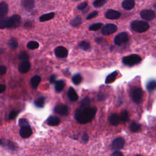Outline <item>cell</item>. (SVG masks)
I'll return each mask as SVG.
<instances>
[{"label": "cell", "mask_w": 156, "mask_h": 156, "mask_svg": "<svg viewBox=\"0 0 156 156\" xmlns=\"http://www.w3.org/2000/svg\"><path fill=\"white\" fill-rule=\"evenodd\" d=\"M97 111L96 107H79L75 113V118L78 123L85 124L93 120Z\"/></svg>", "instance_id": "1"}, {"label": "cell", "mask_w": 156, "mask_h": 156, "mask_svg": "<svg viewBox=\"0 0 156 156\" xmlns=\"http://www.w3.org/2000/svg\"><path fill=\"white\" fill-rule=\"evenodd\" d=\"M21 23V18L19 15H14L9 18H5L0 20V28L17 27Z\"/></svg>", "instance_id": "2"}, {"label": "cell", "mask_w": 156, "mask_h": 156, "mask_svg": "<svg viewBox=\"0 0 156 156\" xmlns=\"http://www.w3.org/2000/svg\"><path fill=\"white\" fill-rule=\"evenodd\" d=\"M131 26L133 31L140 33L146 32L149 28V25L147 22L139 20H135L132 21L131 23Z\"/></svg>", "instance_id": "3"}, {"label": "cell", "mask_w": 156, "mask_h": 156, "mask_svg": "<svg viewBox=\"0 0 156 156\" xmlns=\"http://www.w3.org/2000/svg\"><path fill=\"white\" fill-rule=\"evenodd\" d=\"M142 61L140 56L137 54H131L128 56H125L122 59L123 64L127 66H134L138 64Z\"/></svg>", "instance_id": "4"}, {"label": "cell", "mask_w": 156, "mask_h": 156, "mask_svg": "<svg viewBox=\"0 0 156 156\" xmlns=\"http://www.w3.org/2000/svg\"><path fill=\"white\" fill-rule=\"evenodd\" d=\"M131 97L132 101L135 103L137 104H140L143 98V91L142 89L139 87H136L133 89L132 91Z\"/></svg>", "instance_id": "5"}, {"label": "cell", "mask_w": 156, "mask_h": 156, "mask_svg": "<svg viewBox=\"0 0 156 156\" xmlns=\"http://www.w3.org/2000/svg\"><path fill=\"white\" fill-rule=\"evenodd\" d=\"M129 40V35L126 32H123L118 34V35L115 37L114 38V43L120 46L122 44H124L126 43Z\"/></svg>", "instance_id": "6"}, {"label": "cell", "mask_w": 156, "mask_h": 156, "mask_svg": "<svg viewBox=\"0 0 156 156\" xmlns=\"http://www.w3.org/2000/svg\"><path fill=\"white\" fill-rule=\"evenodd\" d=\"M118 30L117 25L112 23H109L104 26L101 28V33L104 36H109L115 33Z\"/></svg>", "instance_id": "7"}, {"label": "cell", "mask_w": 156, "mask_h": 156, "mask_svg": "<svg viewBox=\"0 0 156 156\" xmlns=\"http://www.w3.org/2000/svg\"><path fill=\"white\" fill-rule=\"evenodd\" d=\"M156 15L154 11L152 10H143L140 12L142 19L146 21H151L155 19Z\"/></svg>", "instance_id": "8"}, {"label": "cell", "mask_w": 156, "mask_h": 156, "mask_svg": "<svg viewBox=\"0 0 156 156\" xmlns=\"http://www.w3.org/2000/svg\"><path fill=\"white\" fill-rule=\"evenodd\" d=\"M125 141L124 139L122 137H118L112 142V148L115 151H118L122 149L124 146Z\"/></svg>", "instance_id": "9"}, {"label": "cell", "mask_w": 156, "mask_h": 156, "mask_svg": "<svg viewBox=\"0 0 156 156\" xmlns=\"http://www.w3.org/2000/svg\"><path fill=\"white\" fill-rule=\"evenodd\" d=\"M68 107L67 105L59 104L54 108V112L59 114L61 116H67L68 114Z\"/></svg>", "instance_id": "10"}, {"label": "cell", "mask_w": 156, "mask_h": 156, "mask_svg": "<svg viewBox=\"0 0 156 156\" xmlns=\"http://www.w3.org/2000/svg\"><path fill=\"white\" fill-rule=\"evenodd\" d=\"M54 54L58 58H65L68 54V51L66 48L59 46L55 48Z\"/></svg>", "instance_id": "11"}, {"label": "cell", "mask_w": 156, "mask_h": 156, "mask_svg": "<svg viewBox=\"0 0 156 156\" xmlns=\"http://www.w3.org/2000/svg\"><path fill=\"white\" fill-rule=\"evenodd\" d=\"M121 13L119 11L113 9H109L105 12V17L110 20H117L121 16Z\"/></svg>", "instance_id": "12"}, {"label": "cell", "mask_w": 156, "mask_h": 156, "mask_svg": "<svg viewBox=\"0 0 156 156\" xmlns=\"http://www.w3.org/2000/svg\"><path fill=\"white\" fill-rule=\"evenodd\" d=\"M32 134V130L30 126H27L23 128H21L20 130V135L23 138H27Z\"/></svg>", "instance_id": "13"}, {"label": "cell", "mask_w": 156, "mask_h": 156, "mask_svg": "<svg viewBox=\"0 0 156 156\" xmlns=\"http://www.w3.org/2000/svg\"><path fill=\"white\" fill-rule=\"evenodd\" d=\"M8 13V5L7 3L2 1L0 4V18L1 20L6 18V15Z\"/></svg>", "instance_id": "14"}, {"label": "cell", "mask_w": 156, "mask_h": 156, "mask_svg": "<svg viewBox=\"0 0 156 156\" xmlns=\"http://www.w3.org/2000/svg\"><path fill=\"white\" fill-rule=\"evenodd\" d=\"M31 68V63L28 61L22 62L19 66V71L23 74L27 73Z\"/></svg>", "instance_id": "15"}, {"label": "cell", "mask_w": 156, "mask_h": 156, "mask_svg": "<svg viewBox=\"0 0 156 156\" xmlns=\"http://www.w3.org/2000/svg\"><path fill=\"white\" fill-rule=\"evenodd\" d=\"M22 5L26 10L31 11L34 8L35 2L34 0H23Z\"/></svg>", "instance_id": "16"}, {"label": "cell", "mask_w": 156, "mask_h": 156, "mask_svg": "<svg viewBox=\"0 0 156 156\" xmlns=\"http://www.w3.org/2000/svg\"><path fill=\"white\" fill-rule=\"evenodd\" d=\"M135 4V0H124L123 1L122 7L124 9L127 10H130L134 8Z\"/></svg>", "instance_id": "17"}, {"label": "cell", "mask_w": 156, "mask_h": 156, "mask_svg": "<svg viewBox=\"0 0 156 156\" xmlns=\"http://www.w3.org/2000/svg\"><path fill=\"white\" fill-rule=\"evenodd\" d=\"M68 98L71 101L74 102L78 100V95L75 90L70 87L68 91Z\"/></svg>", "instance_id": "18"}, {"label": "cell", "mask_w": 156, "mask_h": 156, "mask_svg": "<svg viewBox=\"0 0 156 156\" xmlns=\"http://www.w3.org/2000/svg\"><path fill=\"white\" fill-rule=\"evenodd\" d=\"M109 121L110 123H111V124H112L113 126H116L120 124L121 119H120V116H118L117 114L113 113L109 117Z\"/></svg>", "instance_id": "19"}, {"label": "cell", "mask_w": 156, "mask_h": 156, "mask_svg": "<svg viewBox=\"0 0 156 156\" xmlns=\"http://www.w3.org/2000/svg\"><path fill=\"white\" fill-rule=\"evenodd\" d=\"M60 119L59 118L54 117V116H50L48 119H47V123L48 125L51 126H56L57 125H59L60 123Z\"/></svg>", "instance_id": "20"}, {"label": "cell", "mask_w": 156, "mask_h": 156, "mask_svg": "<svg viewBox=\"0 0 156 156\" xmlns=\"http://www.w3.org/2000/svg\"><path fill=\"white\" fill-rule=\"evenodd\" d=\"M117 75H118V72L117 71H115L112 72V73L109 74L108 76H107V78H106L105 83L106 84H111V83L113 82L115 80V79H116V78L117 77Z\"/></svg>", "instance_id": "21"}, {"label": "cell", "mask_w": 156, "mask_h": 156, "mask_svg": "<svg viewBox=\"0 0 156 156\" xmlns=\"http://www.w3.org/2000/svg\"><path fill=\"white\" fill-rule=\"evenodd\" d=\"M65 82L63 80H57L55 83V90L57 93H60L65 87Z\"/></svg>", "instance_id": "22"}, {"label": "cell", "mask_w": 156, "mask_h": 156, "mask_svg": "<svg viewBox=\"0 0 156 156\" xmlns=\"http://www.w3.org/2000/svg\"><path fill=\"white\" fill-rule=\"evenodd\" d=\"M40 82H41V78H40V76H38V75L34 76L31 79V84L32 88L34 89L37 88Z\"/></svg>", "instance_id": "23"}, {"label": "cell", "mask_w": 156, "mask_h": 156, "mask_svg": "<svg viewBox=\"0 0 156 156\" xmlns=\"http://www.w3.org/2000/svg\"><path fill=\"white\" fill-rule=\"evenodd\" d=\"M55 14L54 12H50L48 14H43L42 16H40L39 20L41 22H45L48 20H50L51 19H53L54 17Z\"/></svg>", "instance_id": "24"}, {"label": "cell", "mask_w": 156, "mask_h": 156, "mask_svg": "<svg viewBox=\"0 0 156 156\" xmlns=\"http://www.w3.org/2000/svg\"><path fill=\"white\" fill-rule=\"evenodd\" d=\"M146 89L148 91L151 92L156 90V80H151L146 84Z\"/></svg>", "instance_id": "25"}, {"label": "cell", "mask_w": 156, "mask_h": 156, "mask_svg": "<svg viewBox=\"0 0 156 156\" xmlns=\"http://www.w3.org/2000/svg\"><path fill=\"white\" fill-rule=\"evenodd\" d=\"M71 80L73 83L74 85H79L82 81V77L81 76V74L79 73H77L76 74H74V76H73Z\"/></svg>", "instance_id": "26"}, {"label": "cell", "mask_w": 156, "mask_h": 156, "mask_svg": "<svg viewBox=\"0 0 156 156\" xmlns=\"http://www.w3.org/2000/svg\"><path fill=\"white\" fill-rule=\"evenodd\" d=\"M130 131L132 132H137L141 129V125L137 122H132L129 126Z\"/></svg>", "instance_id": "27"}, {"label": "cell", "mask_w": 156, "mask_h": 156, "mask_svg": "<svg viewBox=\"0 0 156 156\" xmlns=\"http://www.w3.org/2000/svg\"><path fill=\"white\" fill-rule=\"evenodd\" d=\"M45 104V98L44 97H40L34 101V104L38 108H42Z\"/></svg>", "instance_id": "28"}, {"label": "cell", "mask_w": 156, "mask_h": 156, "mask_svg": "<svg viewBox=\"0 0 156 156\" xmlns=\"http://www.w3.org/2000/svg\"><path fill=\"white\" fill-rule=\"evenodd\" d=\"M82 23V18L79 16L75 17L70 22V25L73 27H78Z\"/></svg>", "instance_id": "29"}, {"label": "cell", "mask_w": 156, "mask_h": 156, "mask_svg": "<svg viewBox=\"0 0 156 156\" xmlns=\"http://www.w3.org/2000/svg\"><path fill=\"white\" fill-rule=\"evenodd\" d=\"M103 26H104L102 23H96L92 24L89 26V30L91 31H96L100 30Z\"/></svg>", "instance_id": "30"}, {"label": "cell", "mask_w": 156, "mask_h": 156, "mask_svg": "<svg viewBox=\"0 0 156 156\" xmlns=\"http://www.w3.org/2000/svg\"><path fill=\"white\" fill-rule=\"evenodd\" d=\"M120 119L123 122H126L129 120V113L127 111H123L120 114Z\"/></svg>", "instance_id": "31"}, {"label": "cell", "mask_w": 156, "mask_h": 156, "mask_svg": "<svg viewBox=\"0 0 156 156\" xmlns=\"http://www.w3.org/2000/svg\"><path fill=\"white\" fill-rule=\"evenodd\" d=\"M39 47V44L38 42L36 41H30L27 44V48L31 50H34L38 48Z\"/></svg>", "instance_id": "32"}, {"label": "cell", "mask_w": 156, "mask_h": 156, "mask_svg": "<svg viewBox=\"0 0 156 156\" xmlns=\"http://www.w3.org/2000/svg\"><path fill=\"white\" fill-rule=\"evenodd\" d=\"M79 47L84 51H88L90 49L91 46L89 42L87 41H82L79 44Z\"/></svg>", "instance_id": "33"}, {"label": "cell", "mask_w": 156, "mask_h": 156, "mask_svg": "<svg viewBox=\"0 0 156 156\" xmlns=\"http://www.w3.org/2000/svg\"><path fill=\"white\" fill-rule=\"evenodd\" d=\"M107 3V0H95L93 3V5L95 8H100L104 6Z\"/></svg>", "instance_id": "34"}, {"label": "cell", "mask_w": 156, "mask_h": 156, "mask_svg": "<svg viewBox=\"0 0 156 156\" xmlns=\"http://www.w3.org/2000/svg\"><path fill=\"white\" fill-rule=\"evenodd\" d=\"M8 45H9V47L10 48L14 49L18 47V42H17V40L15 38L12 37L9 40Z\"/></svg>", "instance_id": "35"}, {"label": "cell", "mask_w": 156, "mask_h": 156, "mask_svg": "<svg viewBox=\"0 0 156 156\" xmlns=\"http://www.w3.org/2000/svg\"><path fill=\"white\" fill-rule=\"evenodd\" d=\"M19 58L22 62L27 61L29 58H30V56H29V54L26 53V51H22L19 56Z\"/></svg>", "instance_id": "36"}, {"label": "cell", "mask_w": 156, "mask_h": 156, "mask_svg": "<svg viewBox=\"0 0 156 156\" xmlns=\"http://www.w3.org/2000/svg\"><path fill=\"white\" fill-rule=\"evenodd\" d=\"M90 104V100L89 97H85L80 102V107H89Z\"/></svg>", "instance_id": "37"}, {"label": "cell", "mask_w": 156, "mask_h": 156, "mask_svg": "<svg viewBox=\"0 0 156 156\" xmlns=\"http://www.w3.org/2000/svg\"><path fill=\"white\" fill-rule=\"evenodd\" d=\"M19 126L21 128H23V127H26L27 126H30L28 123V121L25 118H21L19 120Z\"/></svg>", "instance_id": "38"}, {"label": "cell", "mask_w": 156, "mask_h": 156, "mask_svg": "<svg viewBox=\"0 0 156 156\" xmlns=\"http://www.w3.org/2000/svg\"><path fill=\"white\" fill-rule=\"evenodd\" d=\"M19 112V111H12L10 112L9 114V118L10 120H14L16 118V117L18 116Z\"/></svg>", "instance_id": "39"}, {"label": "cell", "mask_w": 156, "mask_h": 156, "mask_svg": "<svg viewBox=\"0 0 156 156\" xmlns=\"http://www.w3.org/2000/svg\"><path fill=\"white\" fill-rule=\"evenodd\" d=\"M98 15V11H93V12H91L90 14H89L87 15L86 19L87 20H91L92 19L95 18V17H96Z\"/></svg>", "instance_id": "40"}, {"label": "cell", "mask_w": 156, "mask_h": 156, "mask_svg": "<svg viewBox=\"0 0 156 156\" xmlns=\"http://www.w3.org/2000/svg\"><path fill=\"white\" fill-rule=\"evenodd\" d=\"M88 5V3L87 2H84V3H82L79 4L78 6H77V8L78 9L80 10H84L87 7Z\"/></svg>", "instance_id": "41"}, {"label": "cell", "mask_w": 156, "mask_h": 156, "mask_svg": "<svg viewBox=\"0 0 156 156\" xmlns=\"http://www.w3.org/2000/svg\"><path fill=\"white\" fill-rule=\"evenodd\" d=\"M106 97H107L106 95L104 93H100L97 96L98 100L100 101L105 100L106 99Z\"/></svg>", "instance_id": "42"}, {"label": "cell", "mask_w": 156, "mask_h": 156, "mask_svg": "<svg viewBox=\"0 0 156 156\" xmlns=\"http://www.w3.org/2000/svg\"><path fill=\"white\" fill-rule=\"evenodd\" d=\"M95 42L97 43L98 44L102 45L104 42H106V41L102 37H97L95 38Z\"/></svg>", "instance_id": "43"}, {"label": "cell", "mask_w": 156, "mask_h": 156, "mask_svg": "<svg viewBox=\"0 0 156 156\" xmlns=\"http://www.w3.org/2000/svg\"><path fill=\"white\" fill-rule=\"evenodd\" d=\"M7 71V68L4 65H1L0 66V75H3L5 73H6Z\"/></svg>", "instance_id": "44"}, {"label": "cell", "mask_w": 156, "mask_h": 156, "mask_svg": "<svg viewBox=\"0 0 156 156\" xmlns=\"http://www.w3.org/2000/svg\"><path fill=\"white\" fill-rule=\"evenodd\" d=\"M49 82L51 84H54L56 82V77L55 74H51L49 77Z\"/></svg>", "instance_id": "45"}, {"label": "cell", "mask_w": 156, "mask_h": 156, "mask_svg": "<svg viewBox=\"0 0 156 156\" xmlns=\"http://www.w3.org/2000/svg\"><path fill=\"white\" fill-rule=\"evenodd\" d=\"M8 147L10 149H12V150H15L17 147L16 146H15V144L13 142H9L8 143Z\"/></svg>", "instance_id": "46"}, {"label": "cell", "mask_w": 156, "mask_h": 156, "mask_svg": "<svg viewBox=\"0 0 156 156\" xmlns=\"http://www.w3.org/2000/svg\"><path fill=\"white\" fill-rule=\"evenodd\" d=\"M82 142L84 143H87L89 141V135L87 134H84L82 136Z\"/></svg>", "instance_id": "47"}, {"label": "cell", "mask_w": 156, "mask_h": 156, "mask_svg": "<svg viewBox=\"0 0 156 156\" xmlns=\"http://www.w3.org/2000/svg\"><path fill=\"white\" fill-rule=\"evenodd\" d=\"M112 156H123V154L122 153H121L120 151H116L113 153L112 154Z\"/></svg>", "instance_id": "48"}, {"label": "cell", "mask_w": 156, "mask_h": 156, "mask_svg": "<svg viewBox=\"0 0 156 156\" xmlns=\"http://www.w3.org/2000/svg\"><path fill=\"white\" fill-rule=\"evenodd\" d=\"M5 89H6V87H5V85L4 84H1V85H0V93H3L5 90Z\"/></svg>", "instance_id": "49"}, {"label": "cell", "mask_w": 156, "mask_h": 156, "mask_svg": "<svg viewBox=\"0 0 156 156\" xmlns=\"http://www.w3.org/2000/svg\"><path fill=\"white\" fill-rule=\"evenodd\" d=\"M24 26L25 27L30 28V27H31L32 26V23L31 21H27L25 23V25H24Z\"/></svg>", "instance_id": "50"}, {"label": "cell", "mask_w": 156, "mask_h": 156, "mask_svg": "<svg viewBox=\"0 0 156 156\" xmlns=\"http://www.w3.org/2000/svg\"><path fill=\"white\" fill-rule=\"evenodd\" d=\"M135 156H142V155H136Z\"/></svg>", "instance_id": "51"}, {"label": "cell", "mask_w": 156, "mask_h": 156, "mask_svg": "<svg viewBox=\"0 0 156 156\" xmlns=\"http://www.w3.org/2000/svg\"><path fill=\"white\" fill-rule=\"evenodd\" d=\"M74 1H79V0H74Z\"/></svg>", "instance_id": "52"}]
</instances>
